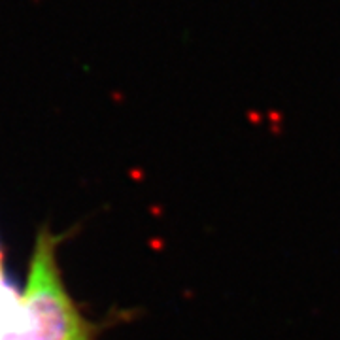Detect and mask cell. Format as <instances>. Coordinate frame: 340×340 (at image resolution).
I'll return each instance as SVG.
<instances>
[{
    "instance_id": "obj_1",
    "label": "cell",
    "mask_w": 340,
    "mask_h": 340,
    "mask_svg": "<svg viewBox=\"0 0 340 340\" xmlns=\"http://www.w3.org/2000/svg\"><path fill=\"white\" fill-rule=\"evenodd\" d=\"M57 238L42 229L28 264L25 321L21 329L2 340H96V327L84 318L66 293L55 257Z\"/></svg>"
}]
</instances>
